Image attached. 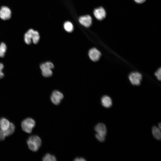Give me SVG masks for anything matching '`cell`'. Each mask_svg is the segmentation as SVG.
Wrapping results in <instances>:
<instances>
[{
    "mask_svg": "<svg viewBox=\"0 0 161 161\" xmlns=\"http://www.w3.org/2000/svg\"><path fill=\"white\" fill-rule=\"evenodd\" d=\"M137 3L141 4L144 2L146 0H134Z\"/></svg>",
    "mask_w": 161,
    "mask_h": 161,
    "instance_id": "cell-24",
    "label": "cell"
},
{
    "mask_svg": "<svg viewBox=\"0 0 161 161\" xmlns=\"http://www.w3.org/2000/svg\"><path fill=\"white\" fill-rule=\"evenodd\" d=\"M88 55L92 61L95 62L99 60L101 56V53L97 49L93 48L89 50Z\"/></svg>",
    "mask_w": 161,
    "mask_h": 161,
    "instance_id": "cell-8",
    "label": "cell"
},
{
    "mask_svg": "<svg viewBox=\"0 0 161 161\" xmlns=\"http://www.w3.org/2000/svg\"><path fill=\"white\" fill-rule=\"evenodd\" d=\"M39 33L36 30L33 29H30L27 31L24 35V41L25 43L28 45L30 44L32 42L36 44L40 39Z\"/></svg>",
    "mask_w": 161,
    "mask_h": 161,
    "instance_id": "cell-1",
    "label": "cell"
},
{
    "mask_svg": "<svg viewBox=\"0 0 161 161\" xmlns=\"http://www.w3.org/2000/svg\"><path fill=\"white\" fill-rule=\"evenodd\" d=\"M94 14L97 20H101L106 17V13L105 9L103 7H100L95 9Z\"/></svg>",
    "mask_w": 161,
    "mask_h": 161,
    "instance_id": "cell-9",
    "label": "cell"
},
{
    "mask_svg": "<svg viewBox=\"0 0 161 161\" xmlns=\"http://www.w3.org/2000/svg\"><path fill=\"white\" fill-rule=\"evenodd\" d=\"M86 160L83 157H76L75 158L74 161H84Z\"/></svg>",
    "mask_w": 161,
    "mask_h": 161,
    "instance_id": "cell-23",
    "label": "cell"
},
{
    "mask_svg": "<svg viewBox=\"0 0 161 161\" xmlns=\"http://www.w3.org/2000/svg\"><path fill=\"white\" fill-rule=\"evenodd\" d=\"M54 68L53 64L49 61L43 63L40 65L42 74L44 77L46 78L50 77L52 75V69Z\"/></svg>",
    "mask_w": 161,
    "mask_h": 161,
    "instance_id": "cell-4",
    "label": "cell"
},
{
    "mask_svg": "<svg viewBox=\"0 0 161 161\" xmlns=\"http://www.w3.org/2000/svg\"><path fill=\"white\" fill-rule=\"evenodd\" d=\"M155 75L156 78L159 80H161V68L158 69L155 72Z\"/></svg>",
    "mask_w": 161,
    "mask_h": 161,
    "instance_id": "cell-20",
    "label": "cell"
},
{
    "mask_svg": "<svg viewBox=\"0 0 161 161\" xmlns=\"http://www.w3.org/2000/svg\"><path fill=\"white\" fill-rule=\"evenodd\" d=\"M152 133L154 137L157 140H160L161 138L160 129L156 126L152 128Z\"/></svg>",
    "mask_w": 161,
    "mask_h": 161,
    "instance_id": "cell-14",
    "label": "cell"
},
{
    "mask_svg": "<svg viewBox=\"0 0 161 161\" xmlns=\"http://www.w3.org/2000/svg\"><path fill=\"white\" fill-rule=\"evenodd\" d=\"M35 125V122L34 120L30 117L24 119L21 123V127L22 130L28 133H31Z\"/></svg>",
    "mask_w": 161,
    "mask_h": 161,
    "instance_id": "cell-3",
    "label": "cell"
},
{
    "mask_svg": "<svg viewBox=\"0 0 161 161\" xmlns=\"http://www.w3.org/2000/svg\"><path fill=\"white\" fill-rule=\"evenodd\" d=\"M101 103L102 106L106 108H109L112 105V101L109 96L104 95L101 99Z\"/></svg>",
    "mask_w": 161,
    "mask_h": 161,
    "instance_id": "cell-12",
    "label": "cell"
},
{
    "mask_svg": "<svg viewBox=\"0 0 161 161\" xmlns=\"http://www.w3.org/2000/svg\"><path fill=\"white\" fill-rule=\"evenodd\" d=\"M95 136L97 139L100 142H103L105 140V136L96 133Z\"/></svg>",
    "mask_w": 161,
    "mask_h": 161,
    "instance_id": "cell-19",
    "label": "cell"
},
{
    "mask_svg": "<svg viewBox=\"0 0 161 161\" xmlns=\"http://www.w3.org/2000/svg\"><path fill=\"white\" fill-rule=\"evenodd\" d=\"M4 68L3 64L0 63V79L3 78L4 75V73L3 72V70Z\"/></svg>",
    "mask_w": 161,
    "mask_h": 161,
    "instance_id": "cell-21",
    "label": "cell"
},
{
    "mask_svg": "<svg viewBox=\"0 0 161 161\" xmlns=\"http://www.w3.org/2000/svg\"><path fill=\"white\" fill-rule=\"evenodd\" d=\"M12 12L8 7L3 6L0 8V18L3 20L10 19L11 17Z\"/></svg>",
    "mask_w": 161,
    "mask_h": 161,
    "instance_id": "cell-6",
    "label": "cell"
},
{
    "mask_svg": "<svg viewBox=\"0 0 161 161\" xmlns=\"http://www.w3.org/2000/svg\"><path fill=\"white\" fill-rule=\"evenodd\" d=\"M63 94L58 90H55L52 93L50 99L52 102L55 105L59 104L63 98Z\"/></svg>",
    "mask_w": 161,
    "mask_h": 161,
    "instance_id": "cell-7",
    "label": "cell"
},
{
    "mask_svg": "<svg viewBox=\"0 0 161 161\" xmlns=\"http://www.w3.org/2000/svg\"><path fill=\"white\" fill-rule=\"evenodd\" d=\"M27 143L30 150L33 151H36L41 145V140L38 136L32 135L28 138Z\"/></svg>",
    "mask_w": 161,
    "mask_h": 161,
    "instance_id": "cell-2",
    "label": "cell"
},
{
    "mask_svg": "<svg viewBox=\"0 0 161 161\" xmlns=\"http://www.w3.org/2000/svg\"><path fill=\"white\" fill-rule=\"evenodd\" d=\"M7 49L6 44L2 42L0 44V57H3L5 54Z\"/></svg>",
    "mask_w": 161,
    "mask_h": 161,
    "instance_id": "cell-16",
    "label": "cell"
},
{
    "mask_svg": "<svg viewBox=\"0 0 161 161\" xmlns=\"http://www.w3.org/2000/svg\"><path fill=\"white\" fill-rule=\"evenodd\" d=\"M95 129L97 133L106 136L107 129L106 126L103 123H100L97 124L95 127Z\"/></svg>",
    "mask_w": 161,
    "mask_h": 161,
    "instance_id": "cell-11",
    "label": "cell"
},
{
    "mask_svg": "<svg viewBox=\"0 0 161 161\" xmlns=\"http://www.w3.org/2000/svg\"><path fill=\"white\" fill-rule=\"evenodd\" d=\"M79 21L81 24L86 27H89L92 24V20L90 16L87 15L80 17Z\"/></svg>",
    "mask_w": 161,
    "mask_h": 161,
    "instance_id": "cell-10",
    "label": "cell"
},
{
    "mask_svg": "<svg viewBox=\"0 0 161 161\" xmlns=\"http://www.w3.org/2000/svg\"><path fill=\"white\" fill-rule=\"evenodd\" d=\"M44 161H55L56 159L55 157L52 155L47 153L46 154L43 158Z\"/></svg>",
    "mask_w": 161,
    "mask_h": 161,
    "instance_id": "cell-18",
    "label": "cell"
},
{
    "mask_svg": "<svg viewBox=\"0 0 161 161\" xmlns=\"http://www.w3.org/2000/svg\"><path fill=\"white\" fill-rule=\"evenodd\" d=\"M159 128H160L161 129V123H160L159 124Z\"/></svg>",
    "mask_w": 161,
    "mask_h": 161,
    "instance_id": "cell-25",
    "label": "cell"
},
{
    "mask_svg": "<svg viewBox=\"0 0 161 161\" xmlns=\"http://www.w3.org/2000/svg\"><path fill=\"white\" fill-rule=\"evenodd\" d=\"M129 79L133 85H139L142 80V76L141 73L137 72H133L130 73L129 76Z\"/></svg>",
    "mask_w": 161,
    "mask_h": 161,
    "instance_id": "cell-5",
    "label": "cell"
},
{
    "mask_svg": "<svg viewBox=\"0 0 161 161\" xmlns=\"http://www.w3.org/2000/svg\"><path fill=\"white\" fill-rule=\"evenodd\" d=\"M64 26L65 30L68 32H71L73 30V25L69 21H67L65 22Z\"/></svg>",
    "mask_w": 161,
    "mask_h": 161,
    "instance_id": "cell-17",
    "label": "cell"
},
{
    "mask_svg": "<svg viewBox=\"0 0 161 161\" xmlns=\"http://www.w3.org/2000/svg\"><path fill=\"white\" fill-rule=\"evenodd\" d=\"M5 137L4 136V130L0 126V141H3L5 139Z\"/></svg>",
    "mask_w": 161,
    "mask_h": 161,
    "instance_id": "cell-22",
    "label": "cell"
},
{
    "mask_svg": "<svg viewBox=\"0 0 161 161\" xmlns=\"http://www.w3.org/2000/svg\"><path fill=\"white\" fill-rule=\"evenodd\" d=\"M10 123L6 118L1 117L0 118V126L3 130H7L9 127Z\"/></svg>",
    "mask_w": 161,
    "mask_h": 161,
    "instance_id": "cell-13",
    "label": "cell"
},
{
    "mask_svg": "<svg viewBox=\"0 0 161 161\" xmlns=\"http://www.w3.org/2000/svg\"><path fill=\"white\" fill-rule=\"evenodd\" d=\"M15 127L14 125L12 123H10L8 128L6 130H4L5 136L7 137L12 135L14 132Z\"/></svg>",
    "mask_w": 161,
    "mask_h": 161,
    "instance_id": "cell-15",
    "label": "cell"
}]
</instances>
